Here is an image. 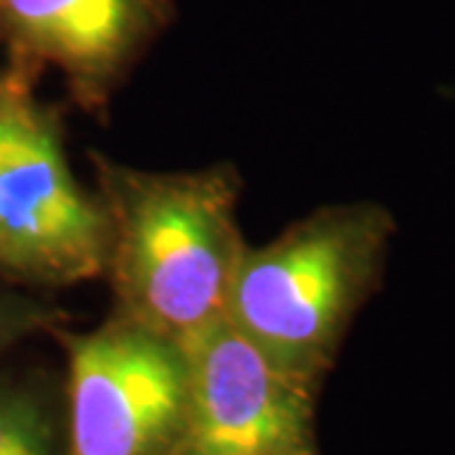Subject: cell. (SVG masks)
<instances>
[{
	"label": "cell",
	"mask_w": 455,
	"mask_h": 455,
	"mask_svg": "<svg viewBox=\"0 0 455 455\" xmlns=\"http://www.w3.org/2000/svg\"><path fill=\"white\" fill-rule=\"evenodd\" d=\"M36 84L0 66V278L49 293L104 276L107 220Z\"/></svg>",
	"instance_id": "3957f363"
},
{
	"label": "cell",
	"mask_w": 455,
	"mask_h": 455,
	"mask_svg": "<svg viewBox=\"0 0 455 455\" xmlns=\"http://www.w3.org/2000/svg\"><path fill=\"white\" fill-rule=\"evenodd\" d=\"M53 337L66 359V455H172L188 403L182 344L116 311Z\"/></svg>",
	"instance_id": "277c9868"
},
{
	"label": "cell",
	"mask_w": 455,
	"mask_h": 455,
	"mask_svg": "<svg viewBox=\"0 0 455 455\" xmlns=\"http://www.w3.org/2000/svg\"><path fill=\"white\" fill-rule=\"evenodd\" d=\"M182 347L188 403L172 455H293L316 448V395L278 372L226 316Z\"/></svg>",
	"instance_id": "5b68a950"
},
{
	"label": "cell",
	"mask_w": 455,
	"mask_h": 455,
	"mask_svg": "<svg viewBox=\"0 0 455 455\" xmlns=\"http://www.w3.org/2000/svg\"><path fill=\"white\" fill-rule=\"evenodd\" d=\"M107 220L112 311L185 344L226 316L243 259L241 175L230 163L142 170L92 152Z\"/></svg>",
	"instance_id": "6da1fadb"
},
{
	"label": "cell",
	"mask_w": 455,
	"mask_h": 455,
	"mask_svg": "<svg viewBox=\"0 0 455 455\" xmlns=\"http://www.w3.org/2000/svg\"><path fill=\"white\" fill-rule=\"evenodd\" d=\"M395 215L374 200L307 212L248 245L226 319L278 372L319 395L362 307L379 289Z\"/></svg>",
	"instance_id": "7a4b0ae2"
},
{
	"label": "cell",
	"mask_w": 455,
	"mask_h": 455,
	"mask_svg": "<svg viewBox=\"0 0 455 455\" xmlns=\"http://www.w3.org/2000/svg\"><path fill=\"white\" fill-rule=\"evenodd\" d=\"M68 326V311L41 291L0 278V362L33 337H53Z\"/></svg>",
	"instance_id": "ba28073f"
},
{
	"label": "cell",
	"mask_w": 455,
	"mask_h": 455,
	"mask_svg": "<svg viewBox=\"0 0 455 455\" xmlns=\"http://www.w3.org/2000/svg\"><path fill=\"white\" fill-rule=\"evenodd\" d=\"M0 455H66L61 377L0 364Z\"/></svg>",
	"instance_id": "52a82bcc"
},
{
	"label": "cell",
	"mask_w": 455,
	"mask_h": 455,
	"mask_svg": "<svg viewBox=\"0 0 455 455\" xmlns=\"http://www.w3.org/2000/svg\"><path fill=\"white\" fill-rule=\"evenodd\" d=\"M178 13V0H0L5 66L38 82L56 71L74 104L109 109Z\"/></svg>",
	"instance_id": "8992f818"
},
{
	"label": "cell",
	"mask_w": 455,
	"mask_h": 455,
	"mask_svg": "<svg viewBox=\"0 0 455 455\" xmlns=\"http://www.w3.org/2000/svg\"><path fill=\"white\" fill-rule=\"evenodd\" d=\"M293 455H316V448H307V451H299V453Z\"/></svg>",
	"instance_id": "9c48e42d"
}]
</instances>
